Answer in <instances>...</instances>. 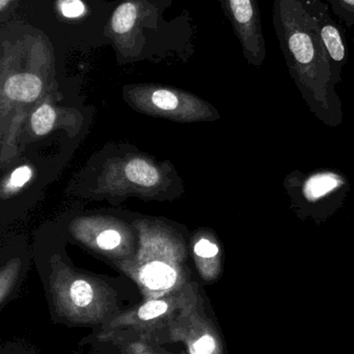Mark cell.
Segmentation results:
<instances>
[{
    "instance_id": "obj_12",
    "label": "cell",
    "mask_w": 354,
    "mask_h": 354,
    "mask_svg": "<svg viewBox=\"0 0 354 354\" xmlns=\"http://www.w3.org/2000/svg\"><path fill=\"white\" fill-rule=\"evenodd\" d=\"M43 86V80L35 73H16L8 76L4 81L2 91L12 101L31 103L41 95Z\"/></svg>"
},
{
    "instance_id": "obj_4",
    "label": "cell",
    "mask_w": 354,
    "mask_h": 354,
    "mask_svg": "<svg viewBox=\"0 0 354 354\" xmlns=\"http://www.w3.org/2000/svg\"><path fill=\"white\" fill-rule=\"evenodd\" d=\"M284 187L297 218L314 221L318 225L344 205L351 189L348 178L332 169L315 170L310 174L293 170L285 177Z\"/></svg>"
},
{
    "instance_id": "obj_9",
    "label": "cell",
    "mask_w": 354,
    "mask_h": 354,
    "mask_svg": "<svg viewBox=\"0 0 354 354\" xmlns=\"http://www.w3.org/2000/svg\"><path fill=\"white\" fill-rule=\"evenodd\" d=\"M200 301L187 306L170 322V338L184 343L188 354H224L220 334L200 312Z\"/></svg>"
},
{
    "instance_id": "obj_14",
    "label": "cell",
    "mask_w": 354,
    "mask_h": 354,
    "mask_svg": "<svg viewBox=\"0 0 354 354\" xmlns=\"http://www.w3.org/2000/svg\"><path fill=\"white\" fill-rule=\"evenodd\" d=\"M55 120V109L49 104H43L31 115L30 127L37 136H45L51 132Z\"/></svg>"
},
{
    "instance_id": "obj_18",
    "label": "cell",
    "mask_w": 354,
    "mask_h": 354,
    "mask_svg": "<svg viewBox=\"0 0 354 354\" xmlns=\"http://www.w3.org/2000/svg\"><path fill=\"white\" fill-rule=\"evenodd\" d=\"M33 176V170L27 166H21L17 168L12 174H10V180L8 185L10 189H18L23 185L28 183L29 179Z\"/></svg>"
},
{
    "instance_id": "obj_20",
    "label": "cell",
    "mask_w": 354,
    "mask_h": 354,
    "mask_svg": "<svg viewBox=\"0 0 354 354\" xmlns=\"http://www.w3.org/2000/svg\"><path fill=\"white\" fill-rule=\"evenodd\" d=\"M16 0H0V14L4 15Z\"/></svg>"
},
{
    "instance_id": "obj_8",
    "label": "cell",
    "mask_w": 354,
    "mask_h": 354,
    "mask_svg": "<svg viewBox=\"0 0 354 354\" xmlns=\"http://www.w3.org/2000/svg\"><path fill=\"white\" fill-rule=\"evenodd\" d=\"M224 14L240 41L243 55L260 68L266 57V44L258 0H220Z\"/></svg>"
},
{
    "instance_id": "obj_10",
    "label": "cell",
    "mask_w": 354,
    "mask_h": 354,
    "mask_svg": "<svg viewBox=\"0 0 354 354\" xmlns=\"http://www.w3.org/2000/svg\"><path fill=\"white\" fill-rule=\"evenodd\" d=\"M308 14L318 29L322 43L330 55L333 77L337 85L341 82L343 68L348 62V46L340 25L330 16L328 4L322 0H301Z\"/></svg>"
},
{
    "instance_id": "obj_5",
    "label": "cell",
    "mask_w": 354,
    "mask_h": 354,
    "mask_svg": "<svg viewBox=\"0 0 354 354\" xmlns=\"http://www.w3.org/2000/svg\"><path fill=\"white\" fill-rule=\"evenodd\" d=\"M127 99L143 112L181 122L215 120L218 112L200 97L170 87L143 84L127 87Z\"/></svg>"
},
{
    "instance_id": "obj_21",
    "label": "cell",
    "mask_w": 354,
    "mask_h": 354,
    "mask_svg": "<svg viewBox=\"0 0 354 354\" xmlns=\"http://www.w3.org/2000/svg\"><path fill=\"white\" fill-rule=\"evenodd\" d=\"M139 354H150V353H139Z\"/></svg>"
},
{
    "instance_id": "obj_11",
    "label": "cell",
    "mask_w": 354,
    "mask_h": 354,
    "mask_svg": "<svg viewBox=\"0 0 354 354\" xmlns=\"http://www.w3.org/2000/svg\"><path fill=\"white\" fill-rule=\"evenodd\" d=\"M153 8L145 0H126L116 6L106 28V35L121 51H132L137 43L141 24Z\"/></svg>"
},
{
    "instance_id": "obj_7",
    "label": "cell",
    "mask_w": 354,
    "mask_h": 354,
    "mask_svg": "<svg viewBox=\"0 0 354 354\" xmlns=\"http://www.w3.org/2000/svg\"><path fill=\"white\" fill-rule=\"evenodd\" d=\"M166 176L153 162L143 158L110 164L102 176L101 193H143L157 192L166 185Z\"/></svg>"
},
{
    "instance_id": "obj_3",
    "label": "cell",
    "mask_w": 354,
    "mask_h": 354,
    "mask_svg": "<svg viewBox=\"0 0 354 354\" xmlns=\"http://www.w3.org/2000/svg\"><path fill=\"white\" fill-rule=\"evenodd\" d=\"M50 286L60 317L76 324L103 322L116 308V295L109 286L52 260Z\"/></svg>"
},
{
    "instance_id": "obj_16",
    "label": "cell",
    "mask_w": 354,
    "mask_h": 354,
    "mask_svg": "<svg viewBox=\"0 0 354 354\" xmlns=\"http://www.w3.org/2000/svg\"><path fill=\"white\" fill-rule=\"evenodd\" d=\"M19 270H20L19 259L12 260L2 268L1 274H0V303L3 304L8 295H10L15 281L18 277Z\"/></svg>"
},
{
    "instance_id": "obj_1",
    "label": "cell",
    "mask_w": 354,
    "mask_h": 354,
    "mask_svg": "<svg viewBox=\"0 0 354 354\" xmlns=\"http://www.w3.org/2000/svg\"><path fill=\"white\" fill-rule=\"evenodd\" d=\"M272 21L291 78L312 113L330 128L343 122L330 55L301 0H274Z\"/></svg>"
},
{
    "instance_id": "obj_15",
    "label": "cell",
    "mask_w": 354,
    "mask_h": 354,
    "mask_svg": "<svg viewBox=\"0 0 354 354\" xmlns=\"http://www.w3.org/2000/svg\"><path fill=\"white\" fill-rule=\"evenodd\" d=\"M124 230L120 228H104L101 232H97L95 239H94V245L96 249L103 252H116L122 251L124 249V243L126 241L125 237L123 236Z\"/></svg>"
},
{
    "instance_id": "obj_13",
    "label": "cell",
    "mask_w": 354,
    "mask_h": 354,
    "mask_svg": "<svg viewBox=\"0 0 354 354\" xmlns=\"http://www.w3.org/2000/svg\"><path fill=\"white\" fill-rule=\"evenodd\" d=\"M200 274L207 282L218 280L222 272V253L215 237L203 236L195 243L193 249Z\"/></svg>"
},
{
    "instance_id": "obj_6",
    "label": "cell",
    "mask_w": 354,
    "mask_h": 354,
    "mask_svg": "<svg viewBox=\"0 0 354 354\" xmlns=\"http://www.w3.org/2000/svg\"><path fill=\"white\" fill-rule=\"evenodd\" d=\"M200 297L197 288L186 284L179 290L145 301L139 307L116 316L104 328L114 330L132 328L136 330H150L166 322L170 326L184 308L199 301Z\"/></svg>"
},
{
    "instance_id": "obj_17",
    "label": "cell",
    "mask_w": 354,
    "mask_h": 354,
    "mask_svg": "<svg viewBox=\"0 0 354 354\" xmlns=\"http://www.w3.org/2000/svg\"><path fill=\"white\" fill-rule=\"evenodd\" d=\"M335 14L348 27L354 26V0H326Z\"/></svg>"
},
{
    "instance_id": "obj_2",
    "label": "cell",
    "mask_w": 354,
    "mask_h": 354,
    "mask_svg": "<svg viewBox=\"0 0 354 354\" xmlns=\"http://www.w3.org/2000/svg\"><path fill=\"white\" fill-rule=\"evenodd\" d=\"M141 248L121 268L139 285L145 301L164 297L185 286L182 243L157 227H145Z\"/></svg>"
},
{
    "instance_id": "obj_19",
    "label": "cell",
    "mask_w": 354,
    "mask_h": 354,
    "mask_svg": "<svg viewBox=\"0 0 354 354\" xmlns=\"http://www.w3.org/2000/svg\"><path fill=\"white\" fill-rule=\"evenodd\" d=\"M62 14L67 18H77L85 12V6L81 0H62L60 2Z\"/></svg>"
}]
</instances>
